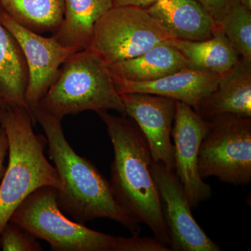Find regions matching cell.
<instances>
[{
    "mask_svg": "<svg viewBox=\"0 0 251 251\" xmlns=\"http://www.w3.org/2000/svg\"><path fill=\"white\" fill-rule=\"evenodd\" d=\"M31 112L45 133L50 157L60 179L57 202L61 211L82 224L99 218L110 219L133 235H138L140 223L117 201L110 182L92 162L79 156L68 143L62 119L39 106Z\"/></svg>",
    "mask_w": 251,
    "mask_h": 251,
    "instance_id": "1",
    "label": "cell"
},
{
    "mask_svg": "<svg viewBox=\"0 0 251 251\" xmlns=\"http://www.w3.org/2000/svg\"><path fill=\"white\" fill-rule=\"evenodd\" d=\"M97 114L113 147L109 182L117 201L140 224L146 225L155 239L169 247V231L151 175L152 157L145 135L130 117L115 116L108 111Z\"/></svg>",
    "mask_w": 251,
    "mask_h": 251,
    "instance_id": "2",
    "label": "cell"
},
{
    "mask_svg": "<svg viewBox=\"0 0 251 251\" xmlns=\"http://www.w3.org/2000/svg\"><path fill=\"white\" fill-rule=\"evenodd\" d=\"M29 109L0 102V125L9 143V163L0 184V234L18 206L42 186L59 189L61 181L46 158L47 139L36 134Z\"/></svg>",
    "mask_w": 251,
    "mask_h": 251,
    "instance_id": "3",
    "label": "cell"
},
{
    "mask_svg": "<svg viewBox=\"0 0 251 251\" xmlns=\"http://www.w3.org/2000/svg\"><path fill=\"white\" fill-rule=\"evenodd\" d=\"M37 106L62 120L87 110H115L126 116L108 65L89 49L77 51L63 63Z\"/></svg>",
    "mask_w": 251,
    "mask_h": 251,
    "instance_id": "4",
    "label": "cell"
},
{
    "mask_svg": "<svg viewBox=\"0 0 251 251\" xmlns=\"http://www.w3.org/2000/svg\"><path fill=\"white\" fill-rule=\"evenodd\" d=\"M9 221L49 243L52 251H116L117 237L88 228L62 214L57 202V188L52 186H42L31 193Z\"/></svg>",
    "mask_w": 251,
    "mask_h": 251,
    "instance_id": "5",
    "label": "cell"
},
{
    "mask_svg": "<svg viewBox=\"0 0 251 251\" xmlns=\"http://www.w3.org/2000/svg\"><path fill=\"white\" fill-rule=\"evenodd\" d=\"M201 142L198 173L202 179L215 176L227 184L251 181V117L221 114L208 119Z\"/></svg>",
    "mask_w": 251,
    "mask_h": 251,
    "instance_id": "6",
    "label": "cell"
},
{
    "mask_svg": "<svg viewBox=\"0 0 251 251\" xmlns=\"http://www.w3.org/2000/svg\"><path fill=\"white\" fill-rule=\"evenodd\" d=\"M173 39L146 9L113 6L94 24L88 49L109 65L133 58Z\"/></svg>",
    "mask_w": 251,
    "mask_h": 251,
    "instance_id": "7",
    "label": "cell"
},
{
    "mask_svg": "<svg viewBox=\"0 0 251 251\" xmlns=\"http://www.w3.org/2000/svg\"><path fill=\"white\" fill-rule=\"evenodd\" d=\"M150 169L161 198L171 251H221L193 218L192 207L175 171L153 159Z\"/></svg>",
    "mask_w": 251,
    "mask_h": 251,
    "instance_id": "8",
    "label": "cell"
},
{
    "mask_svg": "<svg viewBox=\"0 0 251 251\" xmlns=\"http://www.w3.org/2000/svg\"><path fill=\"white\" fill-rule=\"evenodd\" d=\"M0 23L16 38L25 57L29 72L25 99L31 111L53 84L63 63L78 50L23 27L1 7Z\"/></svg>",
    "mask_w": 251,
    "mask_h": 251,
    "instance_id": "9",
    "label": "cell"
},
{
    "mask_svg": "<svg viewBox=\"0 0 251 251\" xmlns=\"http://www.w3.org/2000/svg\"><path fill=\"white\" fill-rule=\"evenodd\" d=\"M208 128V120L201 116L192 107L176 100L172 130L174 171L192 208L197 207L211 196V186L201 177L198 168L200 147Z\"/></svg>",
    "mask_w": 251,
    "mask_h": 251,
    "instance_id": "10",
    "label": "cell"
},
{
    "mask_svg": "<svg viewBox=\"0 0 251 251\" xmlns=\"http://www.w3.org/2000/svg\"><path fill=\"white\" fill-rule=\"evenodd\" d=\"M126 115L133 119L143 132L153 161L175 169L174 146L171 142L176 102L156 94H120Z\"/></svg>",
    "mask_w": 251,
    "mask_h": 251,
    "instance_id": "11",
    "label": "cell"
},
{
    "mask_svg": "<svg viewBox=\"0 0 251 251\" xmlns=\"http://www.w3.org/2000/svg\"><path fill=\"white\" fill-rule=\"evenodd\" d=\"M221 75L186 68L158 80L132 82L114 78L119 94H156L183 102L196 110L203 99L215 90Z\"/></svg>",
    "mask_w": 251,
    "mask_h": 251,
    "instance_id": "12",
    "label": "cell"
},
{
    "mask_svg": "<svg viewBox=\"0 0 251 251\" xmlns=\"http://www.w3.org/2000/svg\"><path fill=\"white\" fill-rule=\"evenodd\" d=\"M146 11L175 39L206 40L220 28L219 23L196 0H157Z\"/></svg>",
    "mask_w": 251,
    "mask_h": 251,
    "instance_id": "13",
    "label": "cell"
},
{
    "mask_svg": "<svg viewBox=\"0 0 251 251\" xmlns=\"http://www.w3.org/2000/svg\"><path fill=\"white\" fill-rule=\"evenodd\" d=\"M195 111L206 120L226 113L251 117V67L240 59Z\"/></svg>",
    "mask_w": 251,
    "mask_h": 251,
    "instance_id": "14",
    "label": "cell"
},
{
    "mask_svg": "<svg viewBox=\"0 0 251 251\" xmlns=\"http://www.w3.org/2000/svg\"><path fill=\"white\" fill-rule=\"evenodd\" d=\"M108 67L114 78L150 82L188 68V62L179 50L168 41L137 57L109 64Z\"/></svg>",
    "mask_w": 251,
    "mask_h": 251,
    "instance_id": "15",
    "label": "cell"
},
{
    "mask_svg": "<svg viewBox=\"0 0 251 251\" xmlns=\"http://www.w3.org/2000/svg\"><path fill=\"white\" fill-rule=\"evenodd\" d=\"M168 42L187 60L188 68L226 75L240 60V56L219 28L210 39L200 41L173 39Z\"/></svg>",
    "mask_w": 251,
    "mask_h": 251,
    "instance_id": "16",
    "label": "cell"
},
{
    "mask_svg": "<svg viewBox=\"0 0 251 251\" xmlns=\"http://www.w3.org/2000/svg\"><path fill=\"white\" fill-rule=\"evenodd\" d=\"M28 81L29 72L22 50L0 23V102L29 109L25 99Z\"/></svg>",
    "mask_w": 251,
    "mask_h": 251,
    "instance_id": "17",
    "label": "cell"
},
{
    "mask_svg": "<svg viewBox=\"0 0 251 251\" xmlns=\"http://www.w3.org/2000/svg\"><path fill=\"white\" fill-rule=\"evenodd\" d=\"M113 6L112 0H65L64 20L52 37L66 47L88 49L94 24Z\"/></svg>",
    "mask_w": 251,
    "mask_h": 251,
    "instance_id": "18",
    "label": "cell"
},
{
    "mask_svg": "<svg viewBox=\"0 0 251 251\" xmlns=\"http://www.w3.org/2000/svg\"><path fill=\"white\" fill-rule=\"evenodd\" d=\"M0 7L29 30L53 34L64 20L65 0H0Z\"/></svg>",
    "mask_w": 251,
    "mask_h": 251,
    "instance_id": "19",
    "label": "cell"
},
{
    "mask_svg": "<svg viewBox=\"0 0 251 251\" xmlns=\"http://www.w3.org/2000/svg\"><path fill=\"white\" fill-rule=\"evenodd\" d=\"M219 24L242 62L251 67V9L239 1Z\"/></svg>",
    "mask_w": 251,
    "mask_h": 251,
    "instance_id": "20",
    "label": "cell"
},
{
    "mask_svg": "<svg viewBox=\"0 0 251 251\" xmlns=\"http://www.w3.org/2000/svg\"><path fill=\"white\" fill-rule=\"evenodd\" d=\"M0 249L3 251H41L36 238L18 225L9 221L0 234Z\"/></svg>",
    "mask_w": 251,
    "mask_h": 251,
    "instance_id": "21",
    "label": "cell"
},
{
    "mask_svg": "<svg viewBox=\"0 0 251 251\" xmlns=\"http://www.w3.org/2000/svg\"><path fill=\"white\" fill-rule=\"evenodd\" d=\"M168 246L153 238L117 237L115 251H171Z\"/></svg>",
    "mask_w": 251,
    "mask_h": 251,
    "instance_id": "22",
    "label": "cell"
},
{
    "mask_svg": "<svg viewBox=\"0 0 251 251\" xmlns=\"http://www.w3.org/2000/svg\"><path fill=\"white\" fill-rule=\"evenodd\" d=\"M219 23L239 0H196Z\"/></svg>",
    "mask_w": 251,
    "mask_h": 251,
    "instance_id": "23",
    "label": "cell"
},
{
    "mask_svg": "<svg viewBox=\"0 0 251 251\" xmlns=\"http://www.w3.org/2000/svg\"><path fill=\"white\" fill-rule=\"evenodd\" d=\"M9 150V143L6 132L0 125V184L4 176L6 167L4 166V159Z\"/></svg>",
    "mask_w": 251,
    "mask_h": 251,
    "instance_id": "24",
    "label": "cell"
},
{
    "mask_svg": "<svg viewBox=\"0 0 251 251\" xmlns=\"http://www.w3.org/2000/svg\"><path fill=\"white\" fill-rule=\"evenodd\" d=\"M114 6H133V7L141 8L146 9L157 0H112Z\"/></svg>",
    "mask_w": 251,
    "mask_h": 251,
    "instance_id": "25",
    "label": "cell"
},
{
    "mask_svg": "<svg viewBox=\"0 0 251 251\" xmlns=\"http://www.w3.org/2000/svg\"><path fill=\"white\" fill-rule=\"evenodd\" d=\"M241 4L247 6L249 9H251V0H239Z\"/></svg>",
    "mask_w": 251,
    "mask_h": 251,
    "instance_id": "26",
    "label": "cell"
}]
</instances>
